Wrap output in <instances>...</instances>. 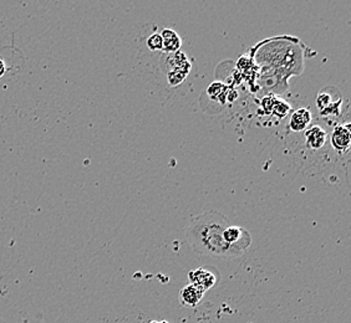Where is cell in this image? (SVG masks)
<instances>
[{"instance_id": "4fadbf2b", "label": "cell", "mask_w": 351, "mask_h": 323, "mask_svg": "<svg viewBox=\"0 0 351 323\" xmlns=\"http://www.w3.org/2000/svg\"><path fill=\"white\" fill-rule=\"evenodd\" d=\"M5 71H7V66H5L4 61L0 60V77L5 74Z\"/></svg>"}, {"instance_id": "8fae6325", "label": "cell", "mask_w": 351, "mask_h": 323, "mask_svg": "<svg viewBox=\"0 0 351 323\" xmlns=\"http://www.w3.org/2000/svg\"><path fill=\"white\" fill-rule=\"evenodd\" d=\"M224 92H226V86L221 83V82L212 83L208 90H207V94H210L212 99H217V97H219Z\"/></svg>"}, {"instance_id": "52a82bcc", "label": "cell", "mask_w": 351, "mask_h": 323, "mask_svg": "<svg viewBox=\"0 0 351 323\" xmlns=\"http://www.w3.org/2000/svg\"><path fill=\"white\" fill-rule=\"evenodd\" d=\"M204 292L199 289H197L193 285H187L180 291V302L183 306H187L191 309H195L198 306V303L202 301Z\"/></svg>"}, {"instance_id": "3957f363", "label": "cell", "mask_w": 351, "mask_h": 323, "mask_svg": "<svg viewBox=\"0 0 351 323\" xmlns=\"http://www.w3.org/2000/svg\"><path fill=\"white\" fill-rule=\"evenodd\" d=\"M223 237L230 245L234 246L236 249L241 250L242 253L248 249L252 244V236L250 235V233L241 227L230 225L227 229L224 230Z\"/></svg>"}, {"instance_id": "8992f818", "label": "cell", "mask_w": 351, "mask_h": 323, "mask_svg": "<svg viewBox=\"0 0 351 323\" xmlns=\"http://www.w3.org/2000/svg\"><path fill=\"white\" fill-rule=\"evenodd\" d=\"M328 133L325 132L324 128L311 126L305 129V143L311 149H320L324 147Z\"/></svg>"}, {"instance_id": "7c38bea8", "label": "cell", "mask_w": 351, "mask_h": 323, "mask_svg": "<svg viewBox=\"0 0 351 323\" xmlns=\"http://www.w3.org/2000/svg\"><path fill=\"white\" fill-rule=\"evenodd\" d=\"M273 112L277 114L279 117H284L289 112V106L285 103V102H274V106H273Z\"/></svg>"}, {"instance_id": "6da1fadb", "label": "cell", "mask_w": 351, "mask_h": 323, "mask_svg": "<svg viewBox=\"0 0 351 323\" xmlns=\"http://www.w3.org/2000/svg\"><path fill=\"white\" fill-rule=\"evenodd\" d=\"M230 224L226 216L216 210H207L191 219L187 228V240L198 254L216 257H239L243 255L224 240L223 233Z\"/></svg>"}, {"instance_id": "9a60e30c", "label": "cell", "mask_w": 351, "mask_h": 323, "mask_svg": "<svg viewBox=\"0 0 351 323\" xmlns=\"http://www.w3.org/2000/svg\"><path fill=\"white\" fill-rule=\"evenodd\" d=\"M0 323H7V322H5V321H4V320H1V318H0Z\"/></svg>"}, {"instance_id": "7a4b0ae2", "label": "cell", "mask_w": 351, "mask_h": 323, "mask_svg": "<svg viewBox=\"0 0 351 323\" xmlns=\"http://www.w3.org/2000/svg\"><path fill=\"white\" fill-rule=\"evenodd\" d=\"M291 40L293 39H288V41H285V39H273L264 42L268 47L261 53L263 59L261 61L269 64L279 71L282 68L287 70L288 76L303 73V56L300 50L291 47Z\"/></svg>"}, {"instance_id": "5b68a950", "label": "cell", "mask_w": 351, "mask_h": 323, "mask_svg": "<svg viewBox=\"0 0 351 323\" xmlns=\"http://www.w3.org/2000/svg\"><path fill=\"white\" fill-rule=\"evenodd\" d=\"M189 283L196 286L197 289H201L203 292L212 289L217 283V277L208 270L199 269L193 270L189 274Z\"/></svg>"}, {"instance_id": "ba28073f", "label": "cell", "mask_w": 351, "mask_h": 323, "mask_svg": "<svg viewBox=\"0 0 351 323\" xmlns=\"http://www.w3.org/2000/svg\"><path fill=\"white\" fill-rule=\"evenodd\" d=\"M311 114L308 108H298L289 120V128L293 132H302L311 126Z\"/></svg>"}, {"instance_id": "277c9868", "label": "cell", "mask_w": 351, "mask_h": 323, "mask_svg": "<svg viewBox=\"0 0 351 323\" xmlns=\"http://www.w3.org/2000/svg\"><path fill=\"white\" fill-rule=\"evenodd\" d=\"M331 146L340 155L346 153L350 148V126L349 123L346 125H339L334 128L332 135H331Z\"/></svg>"}, {"instance_id": "5bb4252c", "label": "cell", "mask_w": 351, "mask_h": 323, "mask_svg": "<svg viewBox=\"0 0 351 323\" xmlns=\"http://www.w3.org/2000/svg\"><path fill=\"white\" fill-rule=\"evenodd\" d=\"M149 323H169V321H165V320H162V321H151Z\"/></svg>"}, {"instance_id": "9c48e42d", "label": "cell", "mask_w": 351, "mask_h": 323, "mask_svg": "<svg viewBox=\"0 0 351 323\" xmlns=\"http://www.w3.org/2000/svg\"><path fill=\"white\" fill-rule=\"evenodd\" d=\"M163 42V51H166L167 54H175L180 49H181V39L180 36L176 34L175 30L171 29H165L161 34Z\"/></svg>"}, {"instance_id": "30bf717a", "label": "cell", "mask_w": 351, "mask_h": 323, "mask_svg": "<svg viewBox=\"0 0 351 323\" xmlns=\"http://www.w3.org/2000/svg\"><path fill=\"white\" fill-rule=\"evenodd\" d=\"M147 47L152 51H160L163 49L162 38L161 34H154L147 39Z\"/></svg>"}]
</instances>
